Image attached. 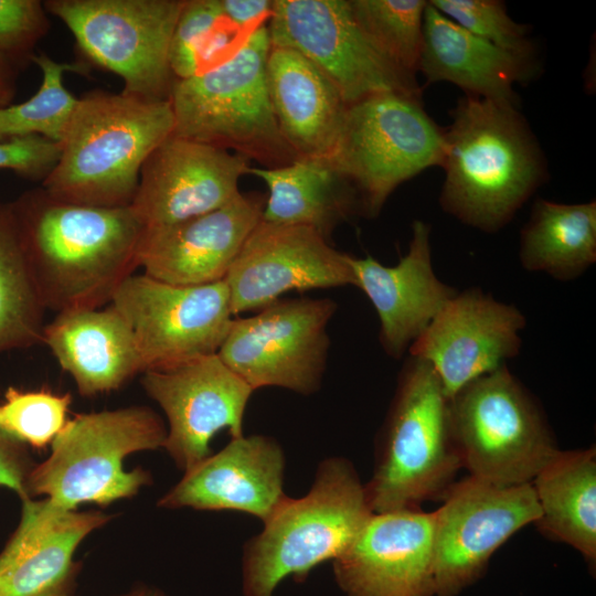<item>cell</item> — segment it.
<instances>
[{"mask_svg":"<svg viewBox=\"0 0 596 596\" xmlns=\"http://www.w3.org/2000/svg\"><path fill=\"white\" fill-rule=\"evenodd\" d=\"M11 204L45 309L108 306L139 268L146 227L131 205L62 202L41 187Z\"/></svg>","mask_w":596,"mask_h":596,"instance_id":"1","label":"cell"},{"mask_svg":"<svg viewBox=\"0 0 596 596\" xmlns=\"http://www.w3.org/2000/svg\"><path fill=\"white\" fill-rule=\"evenodd\" d=\"M450 115L440 206L468 226L496 233L547 180L544 155L518 105L464 95Z\"/></svg>","mask_w":596,"mask_h":596,"instance_id":"2","label":"cell"},{"mask_svg":"<svg viewBox=\"0 0 596 596\" xmlns=\"http://www.w3.org/2000/svg\"><path fill=\"white\" fill-rule=\"evenodd\" d=\"M173 130L169 99L92 91L78 98L57 163L41 188L62 202L129 206L145 161Z\"/></svg>","mask_w":596,"mask_h":596,"instance_id":"3","label":"cell"},{"mask_svg":"<svg viewBox=\"0 0 596 596\" xmlns=\"http://www.w3.org/2000/svg\"><path fill=\"white\" fill-rule=\"evenodd\" d=\"M372 514L352 464L341 457L323 459L309 491L288 497L244 545V595L273 596L287 576L306 577L320 563L334 561Z\"/></svg>","mask_w":596,"mask_h":596,"instance_id":"4","label":"cell"},{"mask_svg":"<svg viewBox=\"0 0 596 596\" xmlns=\"http://www.w3.org/2000/svg\"><path fill=\"white\" fill-rule=\"evenodd\" d=\"M267 24L255 29L222 64L175 79L173 135L279 168L298 159L277 126L267 87Z\"/></svg>","mask_w":596,"mask_h":596,"instance_id":"5","label":"cell"},{"mask_svg":"<svg viewBox=\"0 0 596 596\" xmlns=\"http://www.w3.org/2000/svg\"><path fill=\"white\" fill-rule=\"evenodd\" d=\"M461 459L453 439L449 398L424 360L408 356L397 379L372 479L365 485L373 513L417 510L444 498Z\"/></svg>","mask_w":596,"mask_h":596,"instance_id":"6","label":"cell"},{"mask_svg":"<svg viewBox=\"0 0 596 596\" xmlns=\"http://www.w3.org/2000/svg\"><path fill=\"white\" fill-rule=\"evenodd\" d=\"M166 436L162 419L146 406L78 414L53 439L49 458L31 469L28 498L45 494L53 508L72 511L132 497L150 477L141 468L124 470V458L163 447Z\"/></svg>","mask_w":596,"mask_h":596,"instance_id":"7","label":"cell"},{"mask_svg":"<svg viewBox=\"0 0 596 596\" xmlns=\"http://www.w3.org/2000/svg\"><path fill=\"white\" fill-rule=\"evenodd\" d=\"M445 146L421 95L389 92L347 105L327 157L355 190L359 213L375 217L400 184L441 167Z\"/></svg>","mask_w":596,"mask_h":596,"instance_id":"8","label":"cell"},{"mask_svg":"<svg viewBox=\"0 0 596 596\" xmlns=\"http://www.w3.org/2000/svg\"><path fill=\"white\" fill-rule=\"evenodd\" d=\"M449 421L462 467L493 485L531 483L558 449L539 406L507 365L455 393Z\"/></svg>","mask_w":596,"mask_h":596,"instance_id":"9","label":"cell"},{"mask_svg":"<svg viewBox=\"0 0 596 596\" xmlns=\"http://www.w3.org/2000/svg\"><path fill=\"white\" fill-rule=\"evenodd\" d=\"M185 0H49L47 13L71 31L82 53L121 77L123 92L169 99L173 30Z\"/></svg>","mask_w":596,"mask_h":596,"instance_id":"10","label":"cell"},{"mask_svg":"<svg viewBox=\"0 0 596 596\" xmlns=\"http://www.w3.org/2000/svg\"><path fill=\"white\" fill-rule=\"evenodd\" d=\"M337 308L329 298H279L254 316L233 319L217 354L254 391L275 386L313 394L326 371L328 326Z\"/></svg>","mask_w":596,"mask_h":596,"instance_id":"11","label":"cell"},{"mask_svg":"<svg viewBox=\"0 0 596 596\" xmlns=\"http://www.w3.org/2000/svg\"><path fill=\"white\" fill-rule=\"evenodd\" d=\"M270 44L295 50L337 87L347 105L380 93L422 95L356 22L349 0H273Z\"/></svg>","mask_w":596,"mask_h":596,"instance_id":"12","label":"cell"},{"mask_svg":"<svg viewBox=\"0 0 596 596\" xmlns=\"http://www.w3.org/2000/svg\"><path fill=\"white\" fill-rule=\"evenodd\" d=\"M109 305L132 331L142 373L217 353L234 319L224 280L181 286L134 274Z\"/></svg>","mask_w":596,"mask_h":596,"instance_id":"13","label":"cell"},{"mask_svg":"<svg viewBox=\"0 0 596 596\" xmlns=\"http://www.w3.org/2000/svg\"><path fill=\"white\" fill-rule=\"evenodd\" d=\"M443 500L434 511L436 596H456L476 582L492 554L540 518L532 483L498 486L469 476Z\"/></svg>","mask_w":596,"mask_h":596,"instance_id":"14","label":"cell"},{"mask_svg":"<svg viewBox=\"0 0 596 596\" xmlns=\"http://www.w3.org/2000/svg\"><path fill=\"white\" fill-rule=\"evenodd\" d=\"M141 385L168 419L163 448L177 466L191 469L212 454L215 434L243 436V419L254 390L217 353L142 373Z\"/></svg>","mask_w":596,"mask_h":596,"instance_id":"15","label":"cell"},{"mask_svg":"<svg viewBox=\"0 0 596 596\" xmlns=\"http://www.w3.org/2000/svg\"><path fill=\"white\" fill-rule=\"evenodd\" d=\"M233 316L259 310L288 291L356 286L350 255L318 231L260 219L224 278Z\"/></svg>","mask_w":596,"mask_h":596,"instance_id":"16","label":"cell"},{"mask_svg":"<svg viewBox=\"0 0 596 596\" xmlns=\"http://www.w3.org/2000/svg\"><path fill=\"white\" fill-rule=\"evenodd\" d=\"M525 317L480 288L450 298L408 352L426 361L450 398L477 377L507 365L521 350Z\"/></svg>","mask_w":596,"mask_h":596,"instance_id":"17","label":"cell"},{"mask_svg":"<svg viewBox=\"0 0 596 596\" xmlns=\"http://www.w3.org/2000/svg\"><path fill=\"white\" fill-rule=\"evenodd\" d=\"M249 163L241 155L172 134L145 161L131 206L146 231L212 212L241 193L238 182Z\"/></svg>","mask_w":596,"mask_h":596,"instance_id":"18","label":"cell"},{"mask_svg":"<svg viewBox=\"0 0 596 596\" xmlns=\"http://www.w3.org/2000/svg\"><path fill=\"white\" fill-rule=\"evenodd\" d=\"M333 572L348 596H434V512L373 513Z\"/></svg>","mask_w":596,"mask_h":596,"instance_id":"19","label":"cell"},{"mask_svg":"<svg viewBox=\"0 0 596 596\" xmlns=\"http://www.w3.org/2000/svg\"><path fill=\"white\" fill-rule=\"evenodd\" d=\"M266 194L240 193L212 212L145 233L139 268L172 285L224 280L247 236L260 221Z\"/></svg>","mask_w":596,"mask_h":596,"instance_id":"20","label":"cell"},{"mask_svg":"<svg viewBox=\"0 0 596 596\" xmlns=\"http://www.w3.org/2000/svg\"><path fill=\"white\" fill-rule=\"evenodd\" d=\"M284 471L285 455L276 439L243 435L184 471L158 504L243 512L264 522L288 498Z\"/></svg>","mask_w":596,"mask_h":596,"instance_id":"21","label":"cell"},{"mask_svg":"<svg viewBox=\"0 0 596 596\" xmlns=\"http://www.w3.org/2000/svg\"><path fill=\"white\" fill-rule=\"evenodd\" d=\"M430 226L412 224L408 251L395 266H384L371 255H350L356 286L373 305L380 321L383 350L401 359L457 290L443 283L432 264Z\"/></svg>","mask_w":596,"mask_h":596,"instance_id":"22","label":"cell"},{"mask_svg":"<svg viewBox=\"0 0 596 596\" xmlns=\"http://www.w3.org/2000/svg\"><path fill=\"white\" fill-rule=\"evenodd\" d=\"M22 502L20 523L0 553V596H74V553L109 515L58 511L45 499Z\"/></svg>","mask_w":596,"mask_h":596,"instance_id":"23","label":"cell"},{"mask_svg":"<svg viewBox=\"0 0 596 596\" xmlns=\"http://www.w3.org/2000/svg\"><path fill=\"white\" fill-rule=\"evenodd\" d=\"M535 57L503 50L458 25L427 1L417 67L426 83L449 82L465 95L518 105L513 86L538 75Z\"/></svg>","mask_w":596,"mask_h":596,"instance_id":"24","label":"cell"},{"mask_svg":"<svg viewBox=\"0 0 596 596\" xmlns=\"http://www.w3.org/2000/svg\"><path fill=\"white\" fill-rule=\"evenodd\" d=\"M43 343L83 396L117 390L142 373L132 331L110 305L56 313L45 323Z\"/></svg>","mask_w":596,"mask_h":596,"instance_id":"25","label":"cell"},{"mask_svg":"<svg viewBox=\"0 0 596 596\" xmlns=\"http://www.w3.org/2000/svg\"><path fill=\"white\" fill-rule=\"evenodd\" d=\"M266 77L273 113L298 158L327 157L347 104L333 83L307 57L270 46Z\"/></svg>","mask_w":596,"mask_h":596,"instance_id":"26","label":"cell"},{"mask_svg":"<svg viewBox=\"0 0 596 596\" xmlns=\"http://www.w3.org/2000/svg\"><path fill=\"white\" fill-rule=\"evenodd\" d=\"M268 188L262 220L286 225H304L327 240L342 221L359 213L351 183L328 157L298 158L279 168L251 167Z\"/></svg>","mask_w":596,"mask_h":596,"instance_id":"27","label":"cell"},{"mask_svg":"<svg viewBox=\"0 0 596 596\" xmlns=\"http://www.w3.org/2000/svg\"><path fill=\"white\" fill-rule=\"evenodd\" d=\"M540 509L535 522L547 538L596 560V451L560 450L532 480Z\"/></svg>","mask_w":596,"mask_h":596,"instance_id":"28","label":"cell"},{"mask_svg":"<svg viewBox=\"0 0 596 596\" xmlns=\"http://www.w3.org/2000/svg\"><path fill=\"white\" fill-rule=\"evenodd\" d=\"M519 259L525 270L555 280L581 277L596 262V201L564 204L536 199L520 232Z\"/></svg>","mask_w":596,"mask_h":596,"instance_id":"29","label":"cell"},{"mask_svg":"<svg viewBox=\"0 0 596 596\" xmlns=\"http://www.w3.org/2000/svg\"><path fill=\"white\" fill-rule=\"evenodd\" d=\"M45 310L12 204L0 203V354L43 343Z\"/></svg>","mask_w":596,"mask_h":596,"instance_id":"30","label":"cell"},{"mask_svg":"<svg viewBox=\"0 0 596 596\" xmlns=\"http://www.w3.org/2000/svg\"><path fill=\"white\" fill-rule=\"evenodd\" d=\"M32 63L42 71V83L28 100L0 108V141L41 136L61 143L78 98L63 85V73L81 72L79 64L58 63L46 54H35Z\"/></svg>","mask_w":596,"mask_h":596,"instance_id":"31","label":"cell"},{"mask_svg":"<svg viewBox=\"0 0 596 596\" xmlns=\"http://www.w3.org/2000/svg\"><path fill=\"white\" fill-rule=\"evenodd\" d=\"M370 39L400 68L416 76L423 43L425 0H349Z\"/></svg>","mask_w":596,"mask_h":596,"instance_id":"32","label":"cell"},{"mask_svg":"<svg viewBox=\"0 0 596 596\" xmlns=\"http://www.w3.org/2000/svg\"><path fill=\"white\" fill-rule=\"evenodd\" d=\"M71 402L68 393L21 391L10 386L0 404V429L24 445L45 448L68 421Z\"/></svg>","mask_w":596,"mask_h":596,"instance_id":"33","label":"cell"},{"mask_svg":"<svg viewBox=\"0 0 596 596\" xmlns=\"http://www.w3.org/2000/svg\"><path fill=\"white\" fill-rule=\"evenodd\" d=\"M444 15L470 33L520 55L535 57L529 25L514 21L499 0H429Z\"/></svg>","mask_w":596,"mask_h":596,"instance_id":"34","label":"cell"},{"mask_svg":"<svg viewBox=\"0 0 596 596\" xmlns=\"http://www.w3.org/2000/svg\"><path fill=\"white\" fill-rule=\"evenodd\" d=\"M224 19L220 0H185L175 23L169 63L175 79L198 73V58L210 32Z\"/></svg>","mask_w":596,"mask_h":596,"instance_id":"35","label":"cell"},{"mask_svg":"<svg viewBox=\"0 0 596 596\" xmlns=\"http://www.w3.org/2000/svg\"><path fill=\"white\" fill-rule=\"evenodd\" d=\"M43 1L0 0V49L21 72L35 56V47L50 31Z\"/></svg>","mask_w":596,"mask_h":596,"instance_id":"36","label":"cell"},{"mask_svg":"<svg viewBox=\"0 0 596 596\" xmlns=\"http://www.w3.org/2000/svg\"><path fill=\"white\" fill-rule=\"evenodd\" d=\"M61 149V143L41 136L0 141V169L42 183L57 163Z\"/></svg>","mask_w":596,"mask_h":596,"instance_id":"37","label":"cell"},{"mask_svg":"<svg viewBox=\"0 0 596 596\" xmlns=\"http://www.w3.org/2000/svg\"><path fill=\"white\" fill-rule=\"evenodd\" d=\"M32 468L25 445L0 429V486L30 499L25 483Z\"/></svg>","mask_w":596,"mask_h":596,"instance_id":"38","label":"cell"},{"mask_svg":"<svg viewBox=\"0 0 596 596\" xmlns=\"http://www.w3.org/2000/svg\"><path fill=\"white\" fill-rule=\"evenodd\" d=\"M220 6L230 23L249 34L269 20L273 0H220Z\"/></svg>","mask_w":596,"mask_h":596,"instance_id":"39","label":"cell"},{"mask_svg":"<svg viewBox=\"0 0 596 596\" xmlns=\"http://www.w3.org/2000/svg\"><path fill=\"white\" fill-rule=\"evenodd\" d=\"M20 71L0 49V108L12 104Z\"/></svg>","mask_w":596,"mask_h":596,"instance_id":"40","label":"cell"},{"mask_svg":"<svg viewBox=\"0 0 596 596\" xmlns=\"http://www.w3.org/2000/svg\"><path fill=\"white\" fill-rule=\"evenodd\" d=\"M123 596H164L163 594L155 590H135Z\"/></svg>","mask_w":596,"mask_h":596,"instance_id":"41","label":"cell"}]
</instances>
